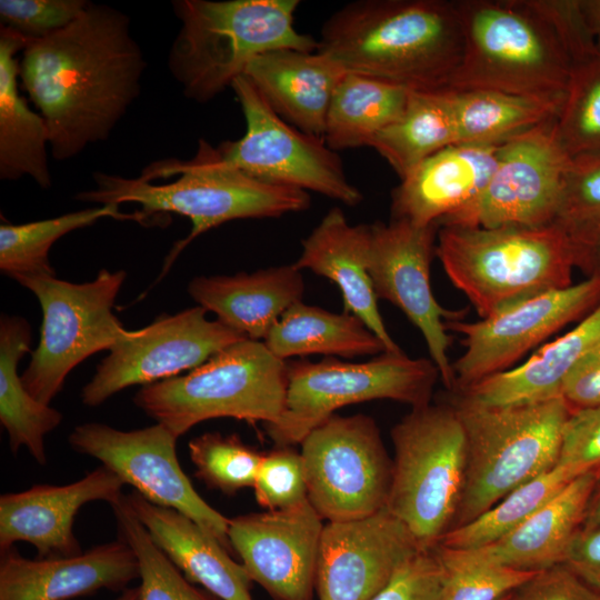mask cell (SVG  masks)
Wrapping results in <instances>:
<instances>
[{
    "label": "cell",
    "mask_w": 600,
    "mask_h": 600,
    "mask_svg": "<svg viewBox=\"0 0 600 600\" xmlns=\"http://www.w3.org/2000/svg\"><path fill=\"white\" fill-rule=\"evenodd\" d=\"M96 188L76 199L104 204L138 203L153 219L173 212L191 221V232L170 251L168 271L198 236L239 219L278 218L307 210V191L258 180L228 162L218 147L200 139L191 160L168 159L146 167L139 178L94 172ZM162 273V274H163Z\"/></svg>",
    "instance_id": "obj_3"
},
{
    "label": "cell",
    "mask_w": 600,
    "mask_h": 600,
    "mask_svg": "<svg viewBox=\"0 0 600 600\" xmlns=\"http://www.w3.org/2000/svg\"><path fill=\"white\" fill-rule=\"evenodd\" d=\"M257 502L266 510H282L308 500L301 452L277 446L263 453L253 484Z\"/></svg>",
    "instance_id": "obj_42"
},
{
    "label": "cell",
    "mask_w": 600,
    "mask_h": 600,
    "mask_svg": "<svg viewBox=\"0 0 600 600\" xmlns=\"http://www.w3.org/2000/svg\"><path fill=\"white\" fill-rule=\"evenodd\" d=\"M130 18L90 3L68 27L28 42L19 77L49 130L56 160L103 141L140 94L146 69Z\"/></svg>",
    "instance_id": "obj_1"
},
{
    "label": "cell",
    "mask_w": 600,
    "mask_h": 600,
    "mask_svg": "<svg viewBox=\"0 0 600 600\" xmlns=\"http://www.w3.org/2000/svg\"><path fill=\"white\" fill-rule=\"evenodd\" d=\"M600 219V153L571 158L556 223L566 230Z\"/></svg>",
    "instance_id": "obj_44"
},
{
    "label": "cell",
    "mask_w": 600,
    "mask_h": 600,
    "mask_svg": "<svg viewBox=\"0 0 600 600\" xmlns=\"http://www.w3.org/2000/svg\"><path fill=\"white\" fill-rule=\"evenodd\" d=\"M126 277L123 270L102 269L82 283L56 274L13 279L36 296L42 310L40 339L21 374L23 386L38 401L50 406L74 367L130 336L132 330L112 312Z\"/></svg>",
    "instance_id": "obj_11"
},
{
    "label": "cell",
    "mask_w": 600,
    "mask_h": 600,
    "mask_svg": "<svg viewBox=\"0 0 600 600\" xmlns=\"http://www.w3.org/2000/svg\"><path fill=\"white\" fill-rule=\"evenodd\" d=\"M304 282L294 263L252 273L200 276L188 284L190 297L227 327L263 341L274 323L301 301Z\"/></svg>",
    "instance_id": "obj_27"
},
{
    "label": "cell",
    "mask_w": 600,
    "mask_h": 600,
    "mask_svg": "<svg viewBox=\"0 0 600 600\" xmlns=\"http://www.w3.org/2000/svg\"><path fill=\"white\" fill-rule=\"evenodd\" d=\"M409 93L396 83L347 71L330 101L324 142L334 151L369 147L402 114Z\"/></svg>",
    "instance_id": "obj_34"
},
{
    "label": "cell",
    "mask_w": 600,
    "mask_h": 600,
    "mask_svg": "<svg viewBox=\"0 0 600 600\" xmlns=\"http://www.w3.org/2000/svg\"><path fill=\"white\" fill-rule=\"evenodd\" d=\"M90 3L87 0H0L1 27L29 42L43 39L72 23Z\"/></svg>",
    "instance_id": "obj_43"
},
{
    "label": "cell",
    "mask_w": 600,
    "mask_h": 600,
    "mask_svg": "<svg viewBox=\"0 0 600 600\" xmlns=\"http://www.w3.org/2000/svg\"><path fill=\"white\" fill-rule=\"evenodd\" d=\"M436 256L480 319L532 296L572 284L571 241L543 227H439Z\"/></svg>",
    "instance_id": "obj_5"
},
{
    "label": "cell",
    "mask_w": 600,
    "mask_h": 600,
    "mask_svg": "<svg viewBox=\"0 0 600 600\" xmlns=\"http://www.w3.org/2000/svg\"><path fill=\"white\" fill-rule=\"evenodd\" d=\"M573 479L557 464L508 493L472 521L447 532L437 546L473 550L491 544L518 528Z\"/></svg>",
    "instance_id": "obj_37"
},
{
    "label": "cell",
    "mask_w": 600,
    "mask_h": 600,
    "mask_svg": "<svg viewBox=\"0 0 600 600\" xmlns=\"http://www.w3.org/2000/svg\"><path fill=\"white\" fill-rule=\"evenodd\" d=\"M502 143H454L424 159L392 191L391 219L439 226L472 204L497 168Z\"/></svg>",
    "instance_id": "obj_23"
},
{
    "label": "cell",
    "mask_w": 600,
    "mask_h": 600,
    "mask_svg": "<svg viewBox=\"0 0 600 600\" xmlns=\"http://www.w3.org/2000/svg\"><path fill=\"white\" fill-rule=\"evenodd\" d=\"M319 51L412 91L448 87L463 51L456 0H358L323 23Z\"/></svg>",
    "instance_id": "obj_2"
},
{
    "label": "cell",
    "mask_w": 600,
    "mask_h": 600,
    "mask_svg": "<svg viewBox=\"0 0 600 600\" xmlns=\"http://www.w3.org/2000/svg\"><path fill=\"white\" fill-rule=\"evenodd\" d=\"M286 404L279 420L266 424L277 446H293L346 406L389 399L411 406L431 402L440 372L427 358L383 352L366 362L326 357L319 362L287 361Z\"/></svg>",
    "instance_id": "obj_10"
},
{
    "label": "cell",
    "mask_w": 600,
    "mask_h": 600,
    "mask_svg": "<svg viewBox=\"0 0 600 600\" xmlns=\"http://www.w3.org/2000/svg\"><path fill=\"white\" fill-rule=\"evenodd\" d=\"M597 524H600V477L597 479L591 493L582 526L592 527Z\"/></svg>",
    "instance_id": "obj_53"
},
{
    "label": "cell",
    "mask_w": 600,
    "mask_h": 600,
    "mask_svg": "<svg viewBox=\"0 0 600 600\" xmlns=\"http://www.w3.org/2000/svg\"><path fill=\"white\" fill-rule=\"evenodd\" d=\"M101 218L133 220L144 226L156 223V219L141 210L124 213L120 212L118 204H104L44 220L1 224V272L11 279L27 274H56L49 260L52 244L64 234L91 226Z\"/></svg>",
    "instance_id": "obj_36"
},
{
    "label": "cell",
    "mask_w": 600,
    "mask_h": 600,
    "mask_svg": "<svg viewBox=\"0 0 600 600\" xmlns=\"http://www.w3.org/2000/svg\"><path fill=\"white\" fill-rule=\"evenodd\" d=\"M450 402L467 439L466 483L452 530L557 466L571 407L563 397L486 407L452 393Z\"/></svg>",
    "instance_id": "obj_7"
},
{
    "label": "cell",
    "mask_w": 600,
    "mask_h": 600,
    "mask_svg": "<svg viewBox=\"0 0 600 600\" xmlns=\"http://www.w3.org/2000/svg\"><path fill=\"white\" fill-rule=\"evenodd\" d=\"M599 341L600 303L578 326L542 346L521 364L452 393L486 407L527 404L562 397L564 380Z\"/></svg>",
    "instance_id": "obj_28"
},
{
    "label": "cell",
    "mask_w": 600,
    "mask_h": 600,
    "mask_svg": "<svg viewBox=\"0 0 600 600\" xmlns=\"http://www.w3.org/2000/svg\"><path fill=\"white\" fill-rule=\"evenodd\" d=\"M20 34L0 26V178L28 176L41 188L51 187L48 164L49 130L19 92L17 52L28 44Z\"/></svg>",
    "instance_id": "obj_30"
},
{
    "label": "cell",
    "mask_w": 600,
    "mask_h": 600,
    "mask_svg": "<svg viewBox=\"0 0 600 600\" xmlns=\"http://www.w3.org/2000/svg\"><path fill=\"white\" fill-rule=\"evenodd\" d=\"M124 499L154 543L189 581L220 600H252L251 579L244 567L214 537L187 516L153 504L134 490Z\"/></svg>",
    "instance_id": "obj_26"
},
{
    "label": "cell",
    "mask_w": 600,
    "mask_h": 600,
    "mask_svg": "<svg viewBox=\"0 0 600 600\" xmlns=\"http://www.w3.org/2000/svg\"><path fill=\"white\" fill-rule=\"evenodd\" d=\"M443 570L434 549H419L370 600H439Z\"/></svg>",
    "instance_id": "obj_47"
},
{
    "label": "cell",
    "mask_w": 600,
    "mask_h": 600,
    "mask_svg": "<svg viewBox=\"0 0 600 600\" xmlns=\"http://www.w3.org/2000/svg\"><path fill=\"white\" fill-rule=\"evenodd\" d=\"M563 564L600 591V524L580 527L570 543Z\"/></svg>",
    "instance_id": "obj_50"
},
{
    "label": "cell",
    "mask_w": 600,
    "mask_h": 600,
    "mask_svg": "<svg viewBox=\"0 0 600 600\" xmlns=\"http://www.w3.org/2000/svg\"><path fill=\"white\" fill-rule=\"evenodd\" d=\"M200 306L153 322L109 350L81 390L87 407H98L119 391L149 386L191 371L224 348L248 339L218 319L209 320Z\"/></svg>",
    "instance_id": "obj_17"
},
{
    "label": "cell",
    "mask_w": 600,
    "mask_h": 600,
    "mask_svg": "<svg viewBox=\"0 0 600 600\" xmlns=\"http://www.w3.org/2000/svg\"><path fill=\"white\" fill-rule=\"evenodd\" d=\"M561 394L572 409L600 406V341L569 373Z\"/></svg>",
    "instance_id": "obj_49"
},
{
    "label": "cell",
    "mask_w": 600,
    "mask_h": 600,
    "mask_svg": "<svg viewBox=\"0 0 600 600\" xmlns=\"http://www.w3.org/2000/svg\"><path fill=\"white\" fill-rule=\"evenodd\" d=\"M529 1L552 28L572 67L600 57L582 0Z\"/></svg>",
    "instance_id": "obj_45"
},
{
    "label": "cell",
    "mask_w": 600,
    "mask_h": 600,
    "mask_svg": "<svg viewBox=\"0 0 600 600\" xmlns=\"http://www.w3.org/2000/svg\"><path fill=\"white\" fill-rule=\"evenodd\" d=\"M124 482L101 464L64 486L37 484L0 497V550L32 544L39 558H69L83 551L73 533L74 518L88 502H116Z\"/></svg>",
    "instance_id": "obj_21"
},
{
    "label": "cell",
    "mask_w": 600,
    "mask_h": 600,
    "mask_svg": "<svg viewBox=\"0 0 600 600\" xmlns=\"http://www.w3.org/2000/svg\"><path fill=\"white\" fill-rule=\"evenodd\" d=\"M456 1L463 51L449 88L564 97L571 62L529 0Z\"/></svg>",
    "instance_id": "obj_6"
},
{
    "label": "cell",
    "mask_w": 600,
    "mask_h": 600,
    "mask_svg": "<svg viewBox=\"0 0 600 600\" xmlns=\"http://www.w3.org/2000/svg\"><path fill=\"white\" fill-rule=\"evenodd\" d=\"M298 0H178L180 29L169 69L183 94L204 103L231 88L257 57L273 50L313 52L319 41L294 28Z\"/></svg>",
    "instance_id": "obj_4"
},
{
    "label": "cell",
    "mask_w": 600,
    "mask_h": 600,
    "mask_svg": "<svg viewBox=\"0 0 600 600\" xmlns=\"http://www.w3.org/2000/svg\"><path fill=\"white\" fill-rule=\"evenodd\" d=\"M458 143L497 144L557 118L564 97L513 94L484 89H439Z\"/></svg>",
    "instance_id": "obj_31"
},
{
    "label": "cell",
    "mask_w": 600,
    "mask_h": 600,
    "mask_svg": "<svg viewBox=\"0 0 600 600\" xmlns=\"http://www.w3.org/2000/svg\"><path fill=\"white\" fill-rule=\"evenodd\" d=\"M458 143L450 111L439 91L410 90L402 114L379 132L370 146L404 178L439 150Z\"/></svg>",
    "instance_id": "obj_35"
},
{
    "label": "cell",
    "mask_w": 600,
    "mask_h": 600,
    "mask_svg": "<svg viewBox=\"0 0 600 600\" xmlns=\"http://www.w3.org/2000/svg\"><path fill=\"white\" fill-rule=\"evenodd\" d=\"M263 343L284 361L312 354L351 359L387 352L381 340L357 316L331 312L302 300L281 316Z\"/></svg>",
    "instance_id": "obj_32"
},
{
    "label": "cell",
    "mask_w": 600,
    "mask_h": 600,
    "mask_svg": "<svg viewBox=\"0 0 600 600\" xmlns=\"http://www.w3.org/2000/svg\"><path fill=\"white\" fill-rule=\"evenodd\" d=\"M582 7L600 54V0H582Z\"/></svg>",
    "instance_id": "obj_52"
},
{
    "label": "cell",
    "mask_w": 600,
    "mask_h": 600,
    "mask_svg": "<svg viewBox=\"0 0 600 600\" xmlns=\"http://www.w3.org/2000/svg\"><path fill=\"white\" fill-rule=\"evenodd\" d=\"M393 471L386 509L422 549L452 528L466 483L467 439L454 406L413 408L391 430Z\"/></svg>",
    "instance_id": "obj_9"
},
{
    "label": "cell",
    "mask_w": 600,
    "mask_h": 600,
    "mask_svg": "<svg viewBox=\"0 0 600 600\" xmlns=\"http://www.w3.org/2000/svg\"><path fill=\"white\" fill-rule=\"evenodd\" d=\"M300 446L308 501L323 520H359L386 508L393 461L372 417L333 414Z\"/></svg>",
    "instance_id": "obj_12"
},
{
    "label": "cell",
    "mask_w": 600,
    "mask_h": 600,
    "mask_svg": "<svg viewBox=\"0 0 600 600\" xmlns=\"http://www.w3.org/2000/svg\"><path fill=\"white\" fill-rule=\"evenodd\" d=\"M433 549L443 570L439 600H501L539 572L487 561L469 550Z\"/></svg>",
    "instance_id": "obj_39"
},
{
    "label": "cell",
    "mask_w": 600,
    "mask_h": 600,
    "mask_svg": "<svg viewBox=\"0 0 600 600\" xmlns=\"http://www.w3.org/2000/svg\"><path fill=\"white\" fill-rule=\"evenodd\" d=\"M516 592V591H514ZM514 592L506 596L504 598H502L501 600H514Z\"/></svg>",
    "instance_id": "obj_55"
},
{
    "label": "cell",
    "mask_w": 600,
    "mask_h": 600,
    "mask_svg": "<svg viewBox=\"0 0 600 600\" xmlns=\"http://www.w3.org/2000/svg\"><path fill=\"white\" fill-rule=\"evenodd\" d=\"M570 163L556 118L517 134L502 143L497 168L480 197L439 227L491 229L554 223Z\"/></svg>",
    "instance_id": "obj_14"
},
{
    "label": "cell",
    "mask_w": 600,
    "mask_h": 600,
    "mask_svg": "<svg viewBox=\"0 0 600 600\" xmlns=\"http://www.w3.org/2000/svg\"><path fill=\"white\" fill-rule=\"evenodd\" d=\"M177 437L164 426L123 431L104 423H82L68 437L71 448L98 459L144 499L187 516L232 550L230 519L207 503L179 464Z\"/></svg>",
    "instance_id": "obj_15"
},
{
    "label": "cell",
    "mask_w": 600,
    "mask_h": 600,
    "mask_svg": "<svg viewBox=\"0 0 600 600\" xmlns=\"http://www.w3.org/2000/svg\"><path fill=\"white\" fill-rule=\"evenodd\" d=\"M188 448L194 474L208 488L228 496L253 488L263 453L238 434L206 432L190 440Z\"/></svg>",
    "instance_id": "obj_41"
},
{
    "label": "cell",
    "mask_w": 600,
    "mask_h": 600,
    "mask_svg": "<svg viewBox=\"0 0 600 600\" xmlns=\"http://www.w3.org/2000/svg\"><path fill=\"white\" fill-rule=\"evenodd\" d=\"M422 549L386 508L359 520L324 523L316 567L320 600H370Z\"/></svg>",
    "instance_id": "obj_20"
},
{
    "label": "cell",
    "mask_w": 600,
    "mask_h": 600,
    "mask_svg": "<svg viewBox=\"0 0 600 600\" xmlns=\"http://www.w3.org/2000/svg\"><path fill=\"white\" fill-rule=\"evenodd\" d=\"M368 248L369 224H350L336 207L302 241V252L294 264L301 271L308 269L334 282L341 292L343 311L360 318L387 352H401L379 312L367 268Z\"/></svg>",
    "instance_id": "obj_25"
},
{
    "label": "cell",
    "mask_w": 600,
    "mask_h": 600,
    "mask_svg": "<svg viewBox=\"0 0 600 600\" xmlns=\"http://www.w3.org/2000/svg\"><path fill=\"white\" fill-rule=\"evenodd\" d=\"M113 600H140L139 587L127 588Z\"/></svg>",
    "instance_id": "obj_54"
},
{
    "label": "cell",
    "mask_w": 600,
    "mask_h": 600,
    "mask_svg": "<svg viewBox=\"0 0 600 600\" xmlns=\"http://www.w3.org/2000/svg\"><path fill=\"white\" fill-rule=\"evenodd\" d=\"M556 127L571 158L600 153V57L572 67Z\"/></svg>",
    "instance_id": "obj_40"
},
{
    "label": "cell",
    "mask_w": 600,
    "mask_h": 600,
    "mask_svg": "<svg viewBox=\"0 0 600 600\" xmlns=\"http://www.w3.org/2000/svg\"><path fill=\"white\" fill-rule=\"evenodd\" d=\"M439 226L406 220L369 224L368 273L378 299L391 302L416 326L444 387L453 392L456 378L448 350L452 342L446 321L461 320L467 310H450L434 298L430 264Z\"/></svg>",
    "instance_id": "obj_18"
},
{
    "label": "cell",
    "mask_w": 600,
    "mask_h": 600,
    "mask_svg": "<svg viewBox=\"0 0 600 600\" xmlns=\"http://www.w3.org/2000/svg\"><path fill=\"white\" fill-rule=\"evenodd\" d=\"M557 464L574 478L586 473L600 477V406L571 408Z\"/></svg>",
    "instance_id": "obj_46"
},
{
    "label": "cell",
    "mask_w": 600,
    "mask_h": 600,
    "mask_svg": "<svg viewBox=\"0 0 600 600\" xmlns=\"http://www.w3.org/2000/svg\"><path fill=\"white\" fill-rule=\"evenodd\" d=\"M31 327L19 316L0 319V422L17 453L26 447L30 456L46 464L44 437L62 421V413L33 398L18 373L19 361L30 351Z\"/></svg>",
    "instance_id": "obj_33"
},
{
    "label": "cell",
    "mask_w": 600,
    "mask_h": 600,
    "mask_svg": "<svg viewBox=\"0 0 600 600\" xmlns=\"http://www.w3.org/2000/svg\"><path fill=\"white\" fill-rule=\"evenodd\" d=\"M346 72L319 50L280 49L253 59L243 74L279 117L323 139L330 101Z\"/></svg>",
    "instance_id": "obj_24"
},
{
    "label": "cell",
    "mask_w": 600,
    "mask_h": 600,
    "mask_svg": "<svg viewBox=\"0 0 600 600\" xmlns=\"http://www.w3.org/2000/svg\"><path fill=\"white\" fill-rule=\"evenodd\" d=\"M324 523L307 500L230 519L228 537L251 581L276 600H312Z\"/></svg>",
    "instance_id": "obj_19"
},
{
    "label": "cell",
    "mask_w": 600,
    "mask_h": 600,
    "mask_svg": "<svg viewBox=\"0 0 600 600\" xmlns=\"http://www.w3.org/2000/svg\"><path fill=\"white\" fill-rule=\"evenodd\" d=\"M288 363L263 341L243 339L183 376L143 386L134 404L177 438L214 418L271 424L281 417Z\"/></svg>",
    "instance_id": "obj_8"
},
{
    "label": "cell",
    "mask_w": 600,
    "mask_h": 600,
    "mask_svg": "<svg viewBox=\"0 0 600 600\" xmlns=\"http://www.w3.org/2000/svg\"><path fill=\"white\" fill-rule=\"evenodd\" d=\"M600 303V277L546 291L509 304L474 322L446 321L462 334L464 352L453 363L456 388L463 391L511 369L523 356Z\"/></svg>",
    "instance_id": "obj_16"
},
{
    "label": "cell",
    "mask_w": 600,
    "mask_h": 600,
    "mask_svg": "<svg viewBox=\"0 0 600 600\" xmlns=\"http://www.w3.org/2000/svg\"><path fill=\"white\" fill-rule=\"evenodd\" d=\"M514 600H600V591L562 563L539 571L514 592Z\"/></svg>",
    "instance_id": "obj_48"
},
{
    "label": "cell",
    "mask_w": 600,
    "mask_h": 600,
    "mask_svg": "<svg viewBox=\"0 0 600 600\" xmlns=\"http://www.w3.org/2000/svg\"><path fill=\"white\" fill-rule=\"evenodd\" d=\"M140 577L139 562L122 539L69 558L28 559L1 552L0 600H69L101 589L123 591Z\"/></svg>",
    "instance_id": "obj_22"
},
{
    "label": "cell",
    "mask_w": 600,
    "mask_h": 600,
    "mask_svg": "<svg viewBox=\"0 0 600 600\" xmlns=\"http://www.w3.org/2000/svg\"><path fill=\"white\" fill-rule=\"evenodd\" d=\"M231 89L241 106L246 132L218 147L228 162L264 182L318 192L350 207L362 202L361 191L323 139L279 117L244 74Z\"/></svg>",
    "instance_id": "obj_13"
},
{
    "label": "cell",
    "mask_w": 600,
    "mask_h": 600,
    "mask_svg": "<svg viewBox=\"0 0 600 600\" xmlns=\"http://www.w3.org/2000/svg\"><path fill=\"white\" fill-rule=\"evenodd\" d=\"M117 521L118 538L136 553L140 569V600H220L197 588L154 543L131 511L124 494L110 504Z\"/></svg>",
    "instance_id": "obj_38"
},
{
    "label": "cell",
    "mask_w": 600,
    "mask_h": 600,
    "mask_svg": "<svg viewBox=\"0 0 600 600\" xmlns=\"http://www.w3.org/2000/svg\"><path fill=\"white\" fill-rule=\"evenodd\" d=\"M574 267L589 277H600V219L567 230Z\"/></svg>",
    "instance_id": "obj_51"
},
{
    "label": "cell",
    "mask_w": 600,
    "mask_h": 600,
    "mask_svg": "<svg viewBox=\"0 0 600 600\" xmlns=\"http://www.w3.org/2000/svg\"><path fill=\"white\" fill-rule=\"evenodd\" d=\"M596 482L592 473L574 478L510 533L469 551L483 560L526 571L562 564L583 523Z\"/></svg>",
    "instance_id": "obj_29"
}]
</instances>
